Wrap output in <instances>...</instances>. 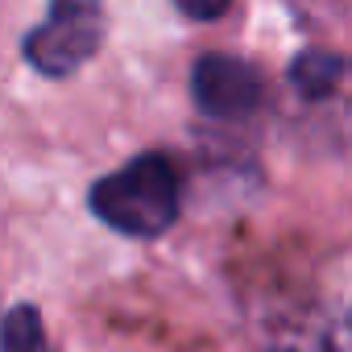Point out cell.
<instances>
[{
  "label": "cell",
  "instance_id": "3957f363",
  "mask_svg": "<svg viewBox=\"0 0 352 352\" xmlns=\"http://www.w3.org/2000/svg\"><path fill=\"white\" fill-rule=\"evenodd\" d=\"M191 100L204 116L241 120L261 108L265 79L253 63L236 54H199L191 67Z\"/></svg>",
  "mask_w": 352,
  "mask_h": 352
},
{
  "label": "cell",
  "instance_id": "52a82bcc",
  "mask_svg": "<svg viewBox=\"0 0 352 352\" xmlns=\"http://www.w3.org/2000/svg\"><path fill=\"white\" fill-rule=\"evenodd\" d=\"M174 9L187 21H220L232 9V0H174Z\"/></svg>",
  "mask_w": 352,
  "mask_h": 352
},
{
  "label": "cell",
  "instance_id": "8992f818",
  "mask_svg": "<svg viewBox=\"0 0 352 352\" xmlns=\"http://www.w3.org/2000/svg\"><path fill=\"white\" fill-rule=\"evenodd\" d=\"M261 352H348V348L327 331H290V336L265 340Z\"/></svg>",
  "mask_w": 352,
  "mask_h": 352
},
{
  "label": "cell",
  "instance_id": "277c9868",
  "mask_svg": "<svg viewBox=\"0 0 352 352\" xmlns=\"http://www.w3.org/2000/svg\"><path fill=\"white\" fill-rule=\"evenodd\" d=\"M344 71H352L348 58L327 54V50H307V54H298V58L290 63L286 75H290V87H294L302 100H323V96H331V87L340 83Z\"/></svg>",
  "mask_w": 352,
  "mask_h": 352
},
{
  "label": "cell",
  "instance_id": "ba28073f",
  "mask_svg": "<svg viewBox=\"0 0 352 352\" xmlns=\"http://www.w3.org/2000/svg\"><path fill=\"white\" fill-rule=\"evenodd\" d=\"M348 331H352V311H348Z\"/></svg>",
  "mask_w": 352,
  "mask_h": 352
},
{
  "label": "cell",
  "instance_id": "5b68a950",
  "mask_svg": "<svg viewBox=\"0 0 352 352\" xmlns=\"http://www.w3.org/2000/svg\"><path fill=\"white\" fill-rule=\"evenodd\" d=\"M5 352H54L42 327V311L34 302H17L5 319V336H0Z\"/></svg>",
  "mask_w": 352,
  "mask_h": 352
},
{
  "label": "cell",
  "instance_id": "7a4b0ae2",
  "mask_svg": "<svg viewBox=\"0 0 352 352\" xmlns=\"http://www.w3.org/2000/svg\"><path fill=\"white\" fill-rule=\"evenodd\" d=\"M104 34H108L104 0H50L46 21L25 34L21 54L38 75L71 79L100 54Z\"/></svg>",
  "mask_w": 352,
  "mask_h": 352
},
{
  "label": "cell",
  "instance_id": "6da1fadb",
  "mask_svg": "<svg viewBox=\"0 0 352 352\" xmlns=\"http://www.w3.org/2000/svg\"><path fill=\"white\" fill-rule=\"evenodd\" d=\"M96 220H104L120 236L153 241L179 220L183 187L179 170L166 153H137L120 170L104 174L87 195Z\"/></svg>",
  "mask_w": 352,
  "mask_h": 352
}]
</instances>
